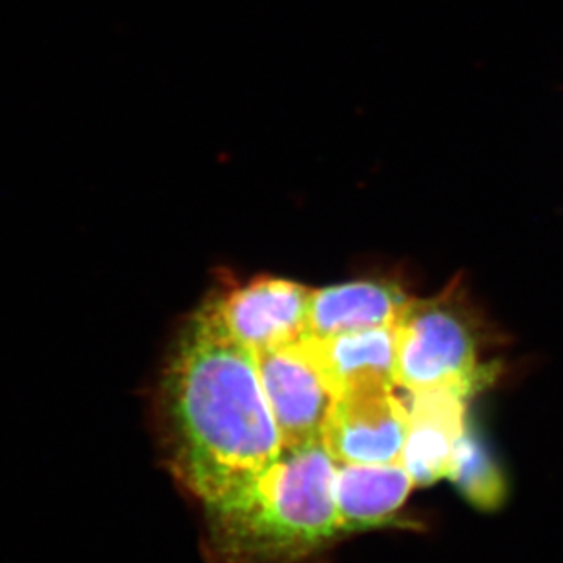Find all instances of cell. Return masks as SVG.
Segmentation results:
<instances>
[{
    "instance_id": "cell-1",
    "label": "cell",
    "mask_w": 563,
    "mask_h": 563,
    "mask_svg": "<svg viewBox=\"0 0 563 563\" xmlns=\"http://www.w3.org/2000/svg\"><path fill=\"white\" fill-rule=\"evenodd\" d=\"M174 467L212 509L240 495L283 451L257 357L196 313L166 373Z\"/></svg>"
},
{
    "instance_id": "cell-2",
    "label": "cell",
    "mask_w": 563,
    "mask_h": 563,
    "mask_svg": "<svg viewBox=\"0 0 563 563\" xmlns=\"http://www.w3.org/2000/svg\"><path fill=\"white\" fill-rule=\"evenodd\" d=\"M335 473L323 441L283 449L240 495L208 509L216 553L230 563H290L323 549L341 532Z\"/></svg>"
},
{
    "instance_id": "cell-3",
    "label": "cell",
    "mask_w": 563,
    "mask_h": 563,
    "mask_svg": "<svg viewBox=\"0 0 563 563\" xmlns=\"http://www.w3.org/2000/svg\"><path fill=\"white\" fill-rule=\"evenodd\" d=\"M456 290L412 299L396 324V382L412 393L454 390L467 396L489 377L479 365L478 338Z\"/></svg>"
},
{
    "instance_id": "cell-4",
    "label": "cell",
    "mask_w": 563,
    "mask_h": 563,
    "mask_svg": "<svg viewBox=\"0 0 563 563\" xmlns=\"http://www.w3.org/2000/svg\"><path fill=\"white\" fill-rule=\"evenodd\" d=\"M312 290L283 277L257 276L205 305L199 316L254 356L309 335Z\"/></svg>"
},
{
    "instance_id": "cell-5",
    "label": "cell",
    "mask_w": 563,
    "mask_h": 563,
    "mask_svg": "<svg viewBox=\"0 0 563 563\" xmlns=\"http://www.w3.org/2000/svg\"><path fill=\"white\" fill-rule=\"evenodd\" d=\"M255 357L283 449L321 441L338 398L319 367L309 335Z\"/></svg>"
},
{
    "instance_id": "cell-6",
    "label": "cell",
    "mask_w": 563,
    "mask_h": 563,
    "mask_svg": "<svg viewBox=\"0 0 563 563\" xmlns=\"http://www.w3.org/2000/svg\"><path fill=\"white\" fill-rule=\"evenodd\" d=\"M407 434L409 409L393 390H368L335 399L321 441L338 465H388L401 463Z\"/></svg>"
},
{
    "instance_id": "cell-7",
    "label": "cell",
    "mask_w": 563,
    "mask_h": 563,
    "mask_svg": "<svg viewBox=\"0 0 563 563\" xmlns=\"http://www.w3.org/2000/svg\"><path fill=\"white\" fill-rule=\"evenodd\" d=\"M463 399L454 390L412 393L401 465L416 487L449 478L457 441L467 431Z\"/></svg>"
},
{
    "instance_id": "cell-8",
    "label": "cell",
    "mask_w": 563,
    "mask_h": 563,
    "mask_svg": "<svg viewBox=\"0 0 563 563\" xmlns=\"http://www.w3.org/2000/svg\"><path fill=\"white\" fill-rule=\"evenodd\" d=\"M410 301L404 288L385 279H360L312 290L309 335L327 340L360 330L393 329Z\"/></svg>"
},
{
    "instance_id": "cell-9",
    "label": "cell",
    "mask_w": 563,
    "mask_h": 563,
    "mask_svg": "<svg viewBox=\"0 0 563 563\" xmlns=\"http://www.w3.org/2000/svg\"><path fill=\"white\" fill-rule=\"evenodd\" d=\"M313 354L335 398L352 393L393 390L396 382V327L360 330L327 340L310 338Z\"/></svg>"
},
{
    "instance_id": "cell-10",
    "label": "cell",
    "mask_w": 563,
    "mask_h": 563,
    "mask_svg": "<svg viewBox=\"0 0 563 563\" xmlns=\"http://www.w3.org/2000/svg\"><path fill=\"white\" fill-rule=\"evenodd\" d=\"M416 487L401 463L338 465L335 507L341 532L390 526Z\"/></svg>"
},
{
    "instance_id": "cell-11",
    "label": "cell",
    "mask_w": 563,
    "mask_h": 563,
    "mask_svg": "<svg viewBox=\"0 0 563 563\" xmlns=\"http://www.w3.org/2000/svg\"><path fill=\"white\" fill-rule=\"evenodd\" d=\"M449 478L476 509H498L507 496V484L498 463L468 429L457 441Z\"/></svg>"
}]
</instances>
